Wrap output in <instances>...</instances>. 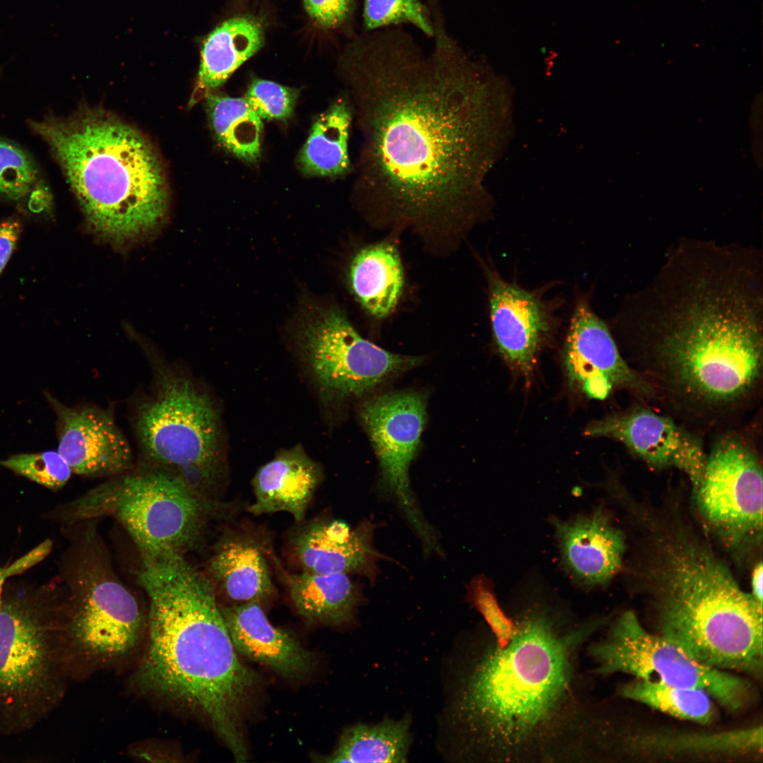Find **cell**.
I'll use <instances>...</instances> for the list:
<instances>
[{
  "mask_svg": "<svg viewBox=\"0 0 763 763\" xmlns=\"http://www.w3.org/2000/svg\"><path fill=\"white\" fill-rule=\"evenodd\" d=\"M762 292L754 249L693 239L673 248L620 320L622 355L651 389L653 406L702 437L757 408Z\"/></svg>",
  "mask_w": 763,
  "mask_h": 763,
  "instance_id": "6da1fadb",
  "label": "cell"
},
{
  "mask_svg": "<svg viewBox=\"0 0 763 763\" xmlns=\"http://www.w3.org/2000/svg\"><path fill=\"white\" fill-rule=\"evenodd\" d=\"M425 57L403 33L355 40L344 57L362 134V206L424 226L470 221L476 102L466 57L442 25Z\"/></svg>",
  "mask_w": 763,
  "mask_h": 763,
  "instance_id": "7a4b0ae2",
  "label": "cell"
},
{
  "mask_svg": "<svg viewBox=\"0 0 763 763\" xmlns=\"http://www.w3.org/2000/svg\"><path fill=\"white\" fill-rule=\"evenodd\" d=\"M138 582L149 600L141 688L203 716L234 759L247 760L244 720L260 679L238 657L207 578L170 555L142 557Z\"/></svg>",
  "mask_w": 763,
  "mask_h": 763,
  "instance_id": "3957f363",
  "label": "cell"
},
{
  "mask_svg": "<svg viewBox=\"0 0 763 763\" xmlns=\"http://www.w3.org/2000/svg\"><path fill=\"white\" fill-rule=\"evenodd\" d=\"M552 613L528 609L504 648L496 644L448 682L441 718L454 755L466 749L521 745L558 713L571 682V651L584 631L561 634Z\"/></svg>",
  "mask_w": 763,
  "mask_h": 763,
  "instance_id": "277c9868",
  "label": "cell"
},
{
  "mask_svg": "<svg viewBox=\"0 0 763 763\" xmlns=\"http://www.w3.org/2000/svg\"><path fill=\"white\" fill-rule=\"evenodd\" d=\"M28 124L49 147L98 235L122 243L162 222L168 206L165 176L153 146L136 128L89 108Z\"/></svg>",
  "mask_w": 763,
  "mask_h": 763,
  "instance_id": "5b68a950",
  "label": "cell"
},
{
  "mask_svg": "<svg viewBox=\"0 0 763 763\" xmlns=\"http://www.w3.org/2000/svg\"><path fill=\"white\" fill-rule=\"evenodd\" d=\"M648 567L658 634L702 663L760 678L762 605L682 526L656 535Z\"/></svg>",
  "mask_w": 763,
  "mask_h": 763,
  "instance_id": "8992f818",
  "label": "cell"
},
{
  "mask_svg": "<svg viewBox=\"0 0 763 763\" xmlns=\"http://www.w3.org/2000/svg\"><path fill=\"white\" fill-rule=\"evenodd\" d=\"M77 521L112 515L129 533L142 557L185 555L198 548L215 524L231 522L234 502L201 496L166 468L142 462L71 503Z\"/></svg>",
  "mask_w": 763,
  "mask_h": 763,
  "instance_id": "52a82bcc",
  "label": "cell"
},
{
  "mask_svg": "<svg viewBox=\"0 0 763 763\" xmlns=\"http://www.w3.org/2000/svg\"><path fill=\"white\" fill-rule=\"evenodd\" d=\"M149 394L136 402L132 425L142 462L179 475L201 496L222 500L218 411L211 398L175 363L147 353Z\"/></svg>",
  "mask_w": 763,
  "mask_h": 763,
  "instance_id": "ba28073f",
  "label": "cell"
},
{
  "mask_svg": "<svg viewBox=\"0 0 763 763\" xmlns=\"http://www.w3.org/2000/svg\"><path fill=\"white\" fill-rule=\"evenodd\" d=\"M761 417L714 434L702 482L694 492L706 526L730 548L762 537Z\"/></svg>",
  "mask_w": 763,
  "mask_h": 763,
  "instance_id": "9c48e42d",
  "label": "cell"
},
{
  "mask_svg": "<svg viewBox=\"0 0 763 763\" xmlns=\"http://www.w3.org/2000/svg\"><path fill=\"white\" fill-rule=\"evenodd\" d=\"M299 317L298 344L327 398L361 397L423 361L420 357L389 352L362 338L336 305L309 301Z\"/></svg>",
  "mask_w": 763,
  "mask_h": 763,
  "instance_id": "30bf717a",
  "label": "cell"
},
{
  "mask_svg": "<svg viewBox=\"0 0 763 763\" xmlns=\"http://www.w3.org/2000/svg\"><path fill=\"white\" fill-rule=\"evenodd\" d=\"M69 634L89 658L109 660L137 644L144 617L135 596L121 582L95 528L88 526L71 581Z\"/></svg>",
  "mask_w": 763,
  "mask_h": 763,
  "instance_id": "8fae6325",
  "label": "cell"
},
{
  "mask_svg": "<svg viewBox=\"0 0 763 763\" xmlns=\"http://www.w3.org/2000/svg\"><path fill=\"white\" fill-rule=\"evenodd\" d=\"M597 670L707 692L726 709L746 702L750 685L728 671L706 666L672 639L647 631L632 611L624 613L606 639L592 649Z\"/></svg>",
  "mask_w": 763,
  "mask_h": 763,
  "instance_id": "7c38bea8",
  "label": "cell"
},
{
  "mask_svg": "<svg viewBox=\"0 0 763 763\" xmlns=\"http://www.w3.org/2000/svg\"><path fill=\"white\" fill-rule=\"evenodd\" d=\"M426 407L425 396L420 392L392 391L363 402L359 415L379 461L380 492L396 501L429 554L439 552L440 547L418 505L409 478L427 420Z\"/></svg>",
  "mask_w": 763,
  "mask_h": 763,
  "instance_id": "4fadbf2b",
  "label": "cell"
},
{
  "mask_svg": "<svg viewBox=\"0 0 763 763\" xmlns=\"http://www.w3.org/2000/svg\"><path fill=\"white\" fill-rule=\"evenodd\" d=\"M42 603L28 595L2 599L0 708L21 716L47 703L53 685L51 634Z\"/></svg>",
  "mask_w": 763,
  "mask_h": 763,
  "instance_id": "5bb4252c",
  "label": "cell"
},
{
  "mask_svg": "<svg viewBox=\"0 0 763 763\" xmlns=\"http://www.w3.org/2000/svg\"><path fill=\"white\" fill-rule=\"evenodd\" d=\"M584 434L617 441L652 468L680 470L694 492L702 482L706 462L703 437L652 406L635 401L624 410L593 421Z\"/></svg>",
  "mask_w": 763,
  "mask_h": 763,
  "instance_id": "9a60e30c",
  "label": "cell"
},
{
  "mask_svg": "<svg viewBox=\"0 0 763 763\" xmlns=\"http://www.w3.org/2000/svg\"><path fill=\"white\" fill-rule=\"evenodd\" d=\"M563 357L569 386L603 401L625 390L635 401L653 406L651 389L623 357L607 324L585 300L577 302L567 331Z\"/></svg>",
  "mask_w": 763,
  "mask_h": 763,
  "instance_id": "2e32d148",
  "label": "cell"
},
{
  "mask_svg": "<svg viewBox=\"0 0 763 763\" xmlns=\"http://www.w3.org/2000/svg\"><path fill=\"white\" fill-rule=\"evenodd\" d=\"M374 524L367 520L352 528L327 516L295 522L286 538V555L299 570L312 574H358L374 581L384 558L373 546Z\"/></svg>",
  "mask_w": 763,
  "mask_h": 763,
  "instance_id": "e0dca14e",
  "label": "cell"
},
{
  "mask_svg": "<svg viewBox=\"0 0 763 763\" xmlns=\"http://www.w3.org/2000/svg\"><path fill=\"white\" fill-rule=\"evenodd\" d=\"M57 417L58 452L72 473L113 477L133 468V454L112 412L93 405L69 407L46 394Z\"/></svg>",
  "mask_w": 763,
  "mask_h": 763,
  "instance_id": "ac0fdd59",
  "label": "cell"
},
{
  "mask_svg": "<svg viewBox=\"0 0 763 763\" xmlns=\"http://www.w3.org/2000/svg\"><path fill=\"white\" fill-rule=\"evenodd\" d=\"M489 312L497 350L514 372L528 377L552 326L547 306L535 293L487 268Z\"/></svg>",
  "mask_w": 763,
  "mask_h": 763,
  "instance_id": "d6986e66",
  "label": "cell"
},
{
  "mask_svg": "<svg viewBox=\"0 0 763 763\" xmlns=\"http://www.w3.org/2000/svg\"><path fill=\"white\" fill-rule=\"evenodd\" d=\"M215 543L203 573L216 597L233 604L271 599L276 588L270 569V542L254 532L227 525Z\"/></svg>",
  "mask_w": 763,
  "mask_h": 763,
  "instance_id": "ffe728a7",
  "label": "cell"
},
{
  "mask_svg": "<svg viewBox=\"0 0 763 763\" xmlns=\"http://www.w3.org/2000/svg\"><path fill=\"white\" fill-rule=\"evenodd\" d=\"M562 564L578 584L605 585L620 569L625 550L622 531L602 509L564 521L550 519Z\"/></svg>",
  "mask_w": 763,
  "mask_h": 763,
  "instance_id": "44dd1931",
  "label": "cell"
},
{
  "mask_svg": "<svg viewBox=\"0 0 763 763\" xmlns=\"http://www.w3.org/2000/svg\"><path fill=\"white\" fill-rule=\"evenodd\" d=\"M220 607L239 653L288 679H300L312 671L314 654L287 631L271 623L261 603L220 604Z\"/></svg>",
  "mask_w": 763,
  "mask_h": 763,
  "instance_id": "7402d4cb",
  "label": "cell"
},
{
  "mask_svg": "<svg viewBox=\"0 0 763 763\" xmlns=\"http://www.w3.org/2000/svg\"><path fill=\"white\" fill-rule=\"evenodd\" d=\"M322 478L321 466L302 446L283 450L255 473L252 480L254 500L248 511L255 516L283 511L295 522L301 521Z\"/></svg>",
  "mask_w": 763,
  "mask_h": 763,
  "instance_id": "603a6c76",
  "label": "cell"
},
{
  "mask_svg": "<svg viewBox=\"0 0 763 763\" xmlns=\"http://www.w3.org/2000/svg\"><path fill=\"white\" fill-rule=\"evenodd\" d=\"M269 557L297 613L306 621L340 627L354 620L361 593L349 574L292 573L282 566L273 548Z\"/></svg>",
  "mask_w": 763,
  "mask_h": 763,
  "instance_id": "cb8c5ba5",
  "label": "cell"
},
{
  "mask_svg": "<svg viewBox=\"0 0 763 763\" xmlns=\"http://www.w3.org/2000/svg\"><path fill=\"white\" fill-rule=\"evenodd\" d=\"M264 42V27L252 15L234 16L216 27L203 43L198 80L189 103L221 85Z\"/></svg>",
  "mask_w": 763,
  "mask_h": 763,
  "instance_id": "d4e9b609",
  "label": "cell"
},
{
  "mask_svg": "<svg viewBox=\"0 0 763 763\" xmlns=\"http://www.w3.org/2000/svg\"><path fill=\"white\" fill-rule=\"evenodd\" d=\"M626 746L634 755L651 757L757 754L762 750V728L716 733L648 731L630 735Z\"/></svg>",
  "mask_w": 763,
  "mask_h": 763,
  "instance_id": "484cf974",
  "label": "cell"
},
{
  "mask_svg": "<svg viewBox=\"0 0 763 763\" xmlns=\"http://www.w3.org/2000/svg\"><path fill=\"white\" fill-rule=\"evenodd\" d=\"M349 280L357 300L369 314L376 319L388 317L395 309L404 284L395 244L384 241L360 249L351 261Z\"/></svg>",
  "mask_w": 763,
  "mask_h": 763,
  "instance_id": "4316f807",
  "label": "cell"
},
{
  "mask_svg": "<svg viewBox=\"0 0 763 763\" xmlns=\"http://www.w3.org/2000/svg\"><path fill=\"white\" fill-rule=\"evenodd\" d=\"M411 718L357 723L345 729L333 752L317 757L323 762H406L412 743Z\"/></svg>",
  "mask_w": 763,
  "mask_h": 763,
  "instance_id": "83f0119b",
  "label": "cell"
},
{
  "mask_svg": "<svg viewBox=\"0 0 763 763\" xmlns=\"http://www.w3.org/2000/svg\"><path fill=\"white\" fill-rule=\"evenodd\" d=\"M353 119L351 103L345 97L338 98L317 117L299 157L305 175L338 177L350 172L348 149Z\"/></svg>",
  "mask_w": 763,
  "mask_h": 763,
  "instance_id": "f1b7e54d",
  "label": "cell"
},
{
  "mask_svg": "<svg viewBox=\"0 0 763 763\" xmlns=\"http://www.w3.org/2000/svg\"><path fill=\"white\" fill-rule=\"evenodd\" d=\"M206 107L219 143L237 158L256 162L261 155L263 123L245 99L208 93Z\"/></svg>",
  "mask_w": 763,
  "mask_h": 763,
  "instance_id": "f546056e",
  "label": "cell"
},
{
  "mask_svg": "<svg viewBox=\"0 0 763 763\" xmlns=\"http://www.w3.org/2000/svg\"><path fill=\"white\" fill-rule=\"evenodd\" d=\"M620 694L670 716L702 724L711 723L715 714L710 695L697 688L636 678L621 687Z\"/></svg>",
  "mask_w": 763,
  "mask_h": 763,
  "instance_id": "4dcf8cb0",
  "label": "cell"
},
{
  "mask_svg": "<svg viewBox=\"0 0 763 763\" xmlns=\"http://www.w3.org/2000/svg\"><path fill=\"white\" fill-rule=\"evenodd\" d=\"M410 23L424 34L434 35V23L420 0H365L363 24L366 30L398 23Z\"/></svg>",
  "mask_w": 763,
  "mask_h": 763,
  "instance_id": "1f68e13d",
  "label": "cell"
},
{
  "mask_svg": "<svg viewBox=\"0 0 763 763\" xmlns=\"http://www.w3.org/2000/svg\"><path fill=\"white\" fill-rule=\"evenodd\" d=\"M37 177L31 156L16 143L0 138V195L18 200L33 189Z\"/></svg>",
  "mask_w": 763,
  "mask_h": 763,
  "instance_id": "d6a6232c",
  "label": "cell"
},
{
  "mask_svg": "<svg viewBox=\"0 0 763 763\" xmlns=\"http://www.w3.org/2000/svg\"><path fill=\"white\" fill-rule=\"evenodd\" d=\"M0 465L52 490L64 486L72 473L58 451L16 454L0 461Z\"/></svg>",
  "mask_w": 763,
  "mask_h": 763,
  "instance_id": "836d02e7",
  "label": "cell"
},
{
  "mask_svg": "<svg viewBox=\"0 0 763 763\" xmlns=\"http://www.w3.org/2000/svg\"><path fill=\"white\" fill-rule=\"evenodd\" d=\"M466 599L484 618L499 648L506 647L517 631V625L502 609L491 581L484 575L474 577L467 588Z\"/></svg>",
  "mask_w": 763,
  "mask_h": 763,
  "instance_id": "e575fe53",
  "label": "cell"
},
{
  "mask_svg": "<svg viewBox=\"0 0 763 763\" xmlns=\"http://www.w3.org/2000/svg\"><path fill=\"white\" fill-rule=\"evenodd\" d=\"M298 93L273 81L254 79L244 98L261 119L285 120L293 113Z\"/></svg>",
  "mask_w": 763,
  "mask_h": 763,
  "instance_id": "d590c367",
  "label": "cell"
},
{
  "mask_svg": "<svg viewBox=\"0 0 763 763\" xmlns=\"http://www.w3.org/2000/svg\"><path fill=\"white\" fill-rule=\"evenodd\" d=\"M355 0H304L306 12L318 25L333 29L350 16Z\"/></svg>",
  "mask_w": 763,
  "mask_h": 763,
  "instance_id": "8d00e7d4",
  "label": "cell"
},
{
  "mask_svg": "<svg viewBox=\"0 0 763 763\" xmlns=\"http://www.w3.org/2000/svg\"><path fill=\"white\" fill-rule=\"evenodd\" d=\"M21 225L14 218L0 223V273L11 257L19 239Z\"/></svg>",
  "mask_w": 763,
  "mask_h": 763,
  "instance_id": "74e56055",
  "label": "cell"
},
{
  "mask_svg": "<svg viewBox=\"0 0 763 763\" xmlns=\"http://www.w3.org/2000/svg\"><path fill=\"white\" fill-rule=\"evenodd\" d=\"M50 203L51 195L48 189L44 184H37L30 196V208L35 211L41 210L49 206Z\"/></svg>",
  "mask_w": 763,
  "mask_h": 763,
  "instance_id": "f35d334b",
  "label": "cell"
},
{
  "mask_svg": "<svg viewBox=\"0 0 763 763\" xmlns=\"http://www.w3.org/2000/svg\"><path fill=\"white\" fill-rule=\"evenodd\" d=\"M762 579H763V569L762 563L759 562L753 569L752 574V593L751 595L755 600L760 605H762V597H763V588H762Z\"/></svg>",
  "mask_w": 763,
  "mask_h": 763,
  "instance_id": "ab89813d",
  "label": "cell"
},
{
  "mask_svg": "<svg viewBox=\"0 0 763 763\" xmlns=\"http://www.w3.org/2000/svg\"><path fill=\"white\" fill-rule=\"evenodd\" d=\"M23 572V569L18 560L13 562L9 566L0 569V608L1 605V590L4 581L9 576Z\"/></svg>",
  "mask_w": 763,
  "mask_h": 763,
  "instance_id": "60d3db41",
  "label": "cell"
}]
</instances>
